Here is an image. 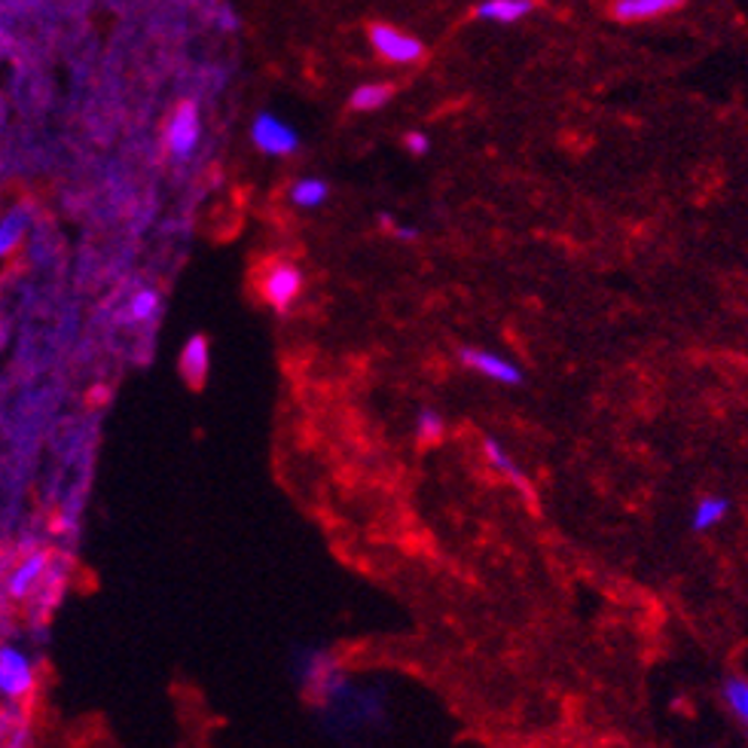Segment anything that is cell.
I'll list each match as a JSON object with an SVG mask.
<instances>
[{"mask_svg": "<svg viewBox=\"0 0 748 748\" xmlns=\"http://www.w3.org/2000/svg\"><path fill=\"white\" fill-rule=\"evenodd\" d=\"M367 41L392 65H419L425 58V43L388 22H373L367 28Z\"/></svg>", "mask_w": 748, "mask_h": 748, "instance_id": "cell-1", "label": "cell"}, {"mask_svg": "<svg viewBox=\"0 0 748 748\" xmlns=\"http://www.w3.org/2000/svg\"><path fill=\"white\" fill-rule=\"evenodd\" d=\"M202 138V120H199V108L193 101H180L168 120L165 129V144L172 150L175 160H190Z\"/></svg>", "mask_w": 748, "mask_h": 748, "instance_id": "cell-2", "label": "cell"}, {"mask_svg": "<svg viewBox=\"0 0 748 748\" xmlns=\"http://www.w3.org/2000/svg\"><path fill=\"white\" fill-rule=\"evenodd\" d=\"M251 141L266 156H290L299 150V135L275 113H257L251 123Z\"/></svg>", "mask_w": 748, "mask_h": 748, "instance_id": "cell-3", "label": "cell"}, {"mask_svg": "<svg viewBox=\"0 0 748 748\" xmlns=\"http://www.w3.org/2000/svg\"><path fill=\"white\" fill-rule=\"evenodd\" d=\"M34 691V667L19 648L3 645L0 648V696L3 700H22Z\"/></svg>", "mask_w": 748, "mask_h": 748, "instance_id": "cell-4", "label": "cell"}, {"mask_svg": "<svg viewBox=\"0 0 748 748\" xmlns=\"http://www.w3.org/2000/svg\"><path fill=\"white\" fill-rule=\"evenodd\" d=\"M299 290H302V273L297 266H290V263L270 266V273L263 278V297H266L270 306H275L278 312H285L287 306L299 297Z\"/></svg>", "mask_w": 748, "mask_h": 748, "instance_id": "cell-5", "label": "cell"}, {"mask_svg": "<svg viewBox=\"0 0 748 748\" xmlns=\"http://www.w3.org/2000/svg\"><path fill=\"white\" fill-rule=\"evenodd\" d=\"M462 361L464 367L476 370L480 376L492 382H502V385H519L522 382V370L502 354L490 352V349H462Z\"/></svg>", "mask_w": 748, "mask_h": 748, "instance_id": "cell-6", "label": "cell"}, {"mask_svg": "<svg viewBox=\"0 0 748 748\" xmlns=\"http://www.w3.org/2000/svg\"><path fill=\"white\" fill-rule=\"evenodd\" d=\"M688 0H617L612 7V15L617 22H651V19H663V15L681 10Z\"/></svg>", "mask_w": 748, "mask_h": 748, "instance_id": "cell-7", "label": "cell"}, {"mask_svg": "<svg viewBox=\"0 0 748 748\" xmlns=\"http://www.w3.org/2000/svg\"><path fill=\"white\" fill-rule=\"evenodd\" d=\"M535 7H538L535 0H483L474 7V15L492 25H517L526 15L535 13Z\"/></svg>", "mask_w": 748, "mask_h": 748, "instance_id": "cell-8", "label": "cell"}, {"mask_svg": "<svg viewBox=\"0 0 748 748\" xmlns=\"http://www.w3.org/2000/svg\"><path fill=\"white\" fill-rule=\"evenodd\" d=\"M177 367H180V376L190 382V385H196V388L205 385V380H208V367H211L208 340H205V337H190L187 345H184V352H180Z\"/></svg>", "mask_w": 748, "mask_h": 748, "instance_id": "cell-9", "label": "cell"}, {"mask_svg": "<svg viewBox=\"0 0 748 748\" xmlns=\"http://www.w3.org/2000/svg\"><path fill=\"white\" fill-rule=\"evenodd\" d=\"M46 562H50V557L43 553V550H37V553H31V557L15 569L13 574H10V596L13 598H22L31 593V586L37 584L43 578V572H46Z\"/></svg>", "mask_w": 748, "mask_h": 748, "instance_id": "cell-10", "label": "cell"}, {"mask_svg": "<svg viewBox=\"0 0 748 748\" xmlns=\"http://www.w3.org/2000/svg\"><path fill=\"white\" fill-rule=\"evenodd\" d=\"M483 452H486V459H490V464L495 468V471H498V474L507 476V480H510V483H514L517 490H522L526 495H531L529 480H526V474L519 471L517 462H514V459L507 455V449H504L498 440L486 437V440H483Z\"/></svg>", "mask_w": 748, "mask_h": 748, "instance_id": "cell-11", "label": "cell"}, {"mask_svg": "<svg viewBox=\"0 0 748 748\" xmlns=\"http://www.w3.org/2000/svg\"><path fill=\"white\" fill-rule=\"evenodd\" d=\"M392 98H395V86H392V82H364V86L354 89L352 98H349V105H352V110H358V113H373V110L385 108Z\"/></svg>", "mask_w": 748, "mask_h": 748, "instance_id": "cell-12", "label": "cell"}, {"mask_svg": "<svg viewBox=\"0 0 748 748\" xmlns=\"http://www.w3.org/2000/svg\"><path fill=\"white\" fill-rule=\"evenodd\" d=\"M727 510H730L727 498H722V495H706V498L696 502L694 514H691V526H694V531L715 529L727 517Z\"/></svg>", "mask_w": 748, "mask_h": 748, "instance_id": "cell-13", "label": "cell"}, {"mask_svg": "<svg viewBox=\"0 0 748 748\" xmlns=\"http://www.w3.org/2000/svg\"><path fill=\"white\" fill-rule=\"evenodd\" d=\"M327 196H330V187L321 177H299L297 184L290 187V202L297 208H318V205L327 202Z\"/></svg>", "mask_w": 748, "mask_h": 748, "instance_id": "cell-14", "label": "cell"}, {"mask_svg": "<svg viewBox=\"0 0 748 748\" xmlns=\"http://www.w3.org/2000/svg\"><path fill=\"white\" fill-rule=\"evenodd\" d=\"M25 230H28L25 211H10L7 218H0V257L13 254L15 245L22 242Z\"/></svg>", "mask_w": 748, "mask_h": 748, "instance_id": "cell-15", "label": "cell"}, {"mask_svg": "<svg viewBox=\"0 0 748 748\" xmlns=\"http://www.w3.org/2000/svg\"><path fill=\"white\" fill-rule=\"evenodd\" d=\"M724 700L727 706L734 708V715L743 724H748V681L734 679L724 684Z\"/></svg>", "mask_w": 748, "mask_h": 748, "instance_id": "cell-16", "label": "cell"}, {"mask_svg": "<svg viewBox=\"0 0 748 748\" xmlns=\"http://www.w3.org/2000/svg\"><path fill=\"white\" fill-rule=\"evenodd\" d=\"M156 309H160V294H156V290H141V294H135L132 302H129L132 321H150V318L156 315Z\"/></svg>", "mask_w": 748, "mask_h": 748, "instance_id": "cell-17", "label": "cell"}, {"mask_svg": "<svg viewBox=\"0 0 748 748\" xmlns=\"http://www.w3.org/2000/svg\"><path fill=\"white\" fill-rule=\"evenodd\" d=\"M419 440L422 443H437L440 437H443V419H440V413H435V409H422L419 413Z\"/></svg>", "mask_w": 748, "mask_h": 748, "instance_id": "cell-18", "label": "cell"}, {"mask_svg": "<svg viewBox=\"0 0 748 748\" xmlns=\"http://www.w3.org/2000/svg\"><path fill=\"white\" fill-rule=\"evenodd\" d=\"M404 147H407L413 156H425V153L431 150V141H428L425 132H407V135H404Z\"/></svg>", "mask_w": 748, "mask_h": 748, "instance_id": "cell-19", "label": "cell"}]
</instances>
